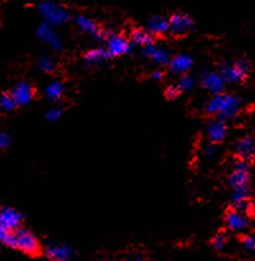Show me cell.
Instances as JSON below:
<instances>
[{"label":"cell","instance_id":"4fadbf2b","mask_svg":"<svg viewBox=\"0 0 255 261\" xmlns=\"http://www.w3.org/2000/svg\"><path fill=\"white\" fill-rule=\"evenodd\" d=\"M142 55L144 56V58L149 59L150 61H153V63L157 64V65H161V66L168 65V63H170V60H171L170 54H168L165 48L160 47V46L153 45V43H150V45L144 46V47H143Z\"/></svg>","mask_w":255,"mask_h":261},{"label":"cell","instance_id":"5b68a950","mask_svg":"<svg viewBox=\"0 0 255 261\" xmlns=\"http://www.w3.org/2000/svg\"><path fill=\"white\" fill-rule=\"evenodd\" d=\"M228 185L231 190L235 189H242L249 188L250 184V172H249V162L244 160H237L232 166L231 173H230Z\"/></svg>","mask_w":255,"mask_h":261},{"label":"cell","instance_id":"ffe728a7","mask_svg":"<svg viewBox=\"0 0 255 261\" xmlns=\"http://www.w3.org/2000/svg\"><path fill=\"white\" fill-rule=\"evenodd\" d=\"M109 58L106 48H93L84 55V63L87 66H98Z\"/></svg>","mask_w":255,"mask_h":261},{"label":"cell","instance_id":"ba28073f","mask_svg":"<svg viewBox=\"0 0 255 261\" xmlns=\"http://www.w3.org/2000/svg\"><path fill=\"white\" fill-rule=\"evenodd\" d=\"M200 83L212 94L222 93L227 86L226 79L219 71H204L200 76Z\"/></svg>","mask_w":255,"mask_h":261},{"label":"cell","instance_id":"7a4b0ae2","mask_svg":"<svg viewBox=\"0 0 255 261\" xmlns=\"http://www.w3.org/2000/svg\"><path fill=\"white\" fill-rule=\"evenodd\" d=\"M2 242L7 246L19 250V251L24 252L27 255H36L40 252V242H38V240L28 229L22 228V227L5 234Z\"/></svg>","mask_w":255,"mask_h":261},{"label":"cell","instance_id":"4dcf8cb0","mask_svg":"<svg viewBox=\"0 0 255 261\" xmlns=\"http://www.w3.org/2000/svg\"><path fill=\"white\" fill-rule=\"evenodd\" d=\"M10 143H12V139H10L9 135H8L7 133L0 132V149L8 148L10 145Z\"/></svg>","mask_w":255,"mask_h":261},{"label":"cell","instance_id":"3957f363","mask_svg":"<svg viewBox=\"0 0 255 261\" xmlns=\"http://www.w3.org/2000/svg\"><path fill=\"white\" fill-rule=\"evenodd\" d=\"M250 71H251V66L245 58L222 63L219 68V73L226 79L227 83H241L246 81Z\"/></svg>","mask_w":255,"mask_h":261},{"label":"cell","instance_id":"277c9868","mask_svg":"<svg viewBox=\"0 0 255 261\" xmlns=\"http://www.w3.org/2000/svg\"><path fill=\"white\" fill-rule=\"evenodd\" d=\"M37 10L41 17H42V19L45 20V23L50 25L64 24L70 18V14L66 10V8H64L60 4H56L54 2L40 3Z\"/></svg>","mask_w":255,"mask_h":261},{"label":"cell","instance_id":"ac0fdd59","mask_svg":"<svg viewBox=\"0 0 255 261\" xmlns=\"http://www.w3.org/2000/svg\"><path fill=\"white\" fill-rule=\"evenodd\" d=\"M170 65V70L175 74H186L191 69L193 65V59L189 55L185 54H180V55H176L175 58H172L168 63Z\"/></svg>","mask_w":255,"mask_h":261},{"label":"cell","instance_id":"836d02e7","mask_svg":"<svg viewBox=\"0 0 255 261\" xmlns=\"http://www.w3.org/2000/svg\"><path fill=\"white\" fill-rule=\"evenodd\" d=\"M213 149H214V148L212 147V145H211V147H207L206 148V154L207 155H212V154H213Z\"/></svg>","mask_w":255,"mask_h":261},{"label":"cell","instance_id":"f546056e","mask_svg":"<svg viewBox=\"0 0 255 261\" xmlns=\"http://www.w3.org/2000/svg\"><path fill=\"white\" fill-rule=\"evenodd\" d=\"M180 89L177 88V86H168L165 91V96L167 97L168 99H175L177 98L178 94H180Z\"/></svg>","mask_w":255,"mask_h":261},{"label":"cell","instance_id":"4316f807","mask_svg":"<svg viewBox=\"0 0 255 261\" xmlns=\"http://www.w3.org/2000/svg\"><path fill=\"white\" fill-rule=\"evenodd\" d=\"M176 86L180 89V92H188L194 87V79L188 74H183Z\"/></svg>","mask_w":255,"mask_h":261},{"label":"cell","instance_id":"d6986e66","mask_svg":"<svg viewBox=\"0 0 255 261\" xmlns=\"http://www.w3.org/2000/svg\"><path fill=\"white\" fill-rule=\"evenodd\" d=\"M147 31L152 36H162L168 32V20L161 15H155L147 22Z\"/></svg>","mask_w":255,"mask_h":261},{"label":"cell","instance_id":"484cf974","mask_svg":"<svg viewBox=\"0 0 255 261\" xmlns=\"http://www.w3.org/2000/svg\"><path fill=\"white\" fill-rule=\"evenodd\" d=\"M232 208L236 209V211L240 212V213L245 214V216H249V214L251 213L252 209H254V205H252V203H251V200H250V199H245V200H241V201H237V203H235Z\"/></svg>","mask_w":255,"mask_h":261},{"label":"cell","instance_id":"7c38bea8","mask_svg":"<svg viewBox=\"0 0 255 261\" xmlns=\"http://www.w3.org/2000/svg\"><path fill=\"white\" fill-rule=\"evenodd\" d=\"M75 24L78 25V28L82 31V32L92 36L94 40L101 41L102 38L105 37V31L102 30V28L99 27L93 19L86 17V15H76Z\"/></svg>","mask_w":255,"mask_h":261},{"label":"cell","instance_id":"603a6c76","mask_svg":"<svg viewBox=\"0 0 255 261\" xmlns=\"http://www.w3.org/2000/svg\"><path fill=\"white\" fill-rule=\"evenodd\" d=\"M18 105L12 93H4L0 96V109L3 111H12Z\"/></svg>","mask_w":255,"mask_h":261},{"label":"cell","instance_id":"9c48e42d","mask_svg":"<svg viewBox=\"0 0 255 261\" xmlns=\"http://www.w3.org/2000/svg\"><path fill=\"white\" fill-rule=\"evenodd\" d=\"M36 36H37L40 41L50 45L53 50L60 51L61 48H63V41L59 37L58 33L55 32L54 25H50L47 24V23L43 22L42 24L38 25V28L36 30Z\"/></svg>","mask_w":255,"mask_h":261},{"label":"cell","instance_id":"1f68e13d","mask_svg":"<svg viewBox=\"0 0 255 261\" xmlns=\"http://www.w3.org/2000/svg\"><path fill=\"white\" fill-rule=\"evenodd\" d=\"M242 245H244L245 249L250 250V251H255V239L254 237L246 236L242 239Z\"/></svg>","mask_w":255,"mask_h":261},{"label":"cell","instance_id":"9a60e30c","mask_svg":"<svg viewBox=\"0 0 255 261\" xmlns=\"http://www.w3.org/2000/svg\"><path fill=\"white\" fill-rule=\"evenodd\" d=\"M12 94L18 106H24L32 101L33 96H35V89L28 82H19L14 86Z\"/></svg>","mask_w":255,"mask_h":261},{"label":"cell","instance_id":"8fae6325","mask_svg":"<svg viewBox=\"0 0 255 261\" xmlns=\"http://www.w3.org/2000/svg\"><path fill=\"white\" fill-rule=\"evenodd\" d=\"M106 51L110 58L122 56L130 51V41L120 35H110L107 37Z\"/></svg>","mask_w":255,"mask_h":261},{"label":"cell","instance_id":"e0dca14e","mask_svg":"<svg viewBox=\"0 0 255 261\" xmlns=\"http://www.w3.org/2000/svg\"><path fill=\"white\" fill-rule=\"evenodd\" d=\"M227 124L223 120L218 119L216 121L211 122L208 125V129H207V135H208V139L212 143H219L226 138L227 135Z\"/></svg>","mask_w":255,"mask_h":261},{"label":"cell","instance_id":"83f0119b","mask_svg":"<svg viewBox=\"0 0 255 261\" xmlns=\"http://www.w3.org/2000/svg\"><path fill=\"white\" fill-rule=\"evenodd\" d=\"M226 244H227V239L226 236L222 233L217 234V236L212 240V246H213L216 250H222L224 246H226Z\"/></svg>","mask_w":255,"mask_h":261},{"label":"cell","instance_id":"f1b7e54d","mask_svg":"<svg viewBox=\"0 0 255 261\" xmlns=\"http://www.w3.org/2000/svg\"><path fill=\"white\" fill-rule=\"evenodd\" d=\"M61 115H63L61 109H51L46 112V119H47V121H56V120L60 119Z\"/></svg>","mask_w":255,"mask_h":261},{"label":"cell","instance_id":"7402d4cb","mask_svg":"<svg viewBox=\"0 0 255 261\" xmlns=\"http://www.w3.org/2000/svg\"><path fill=\"white\" fill-rule=\"evenodd\" d=\"M64 93V86L60 82H53L48 84L45 89V94L48 99L51 101H56V99L61 98Z\"/></svg>","mask_w":255,"mask_h":261},{"label":"cell","instance_id":"6da1fadb","mask_svg":"<svg viewBox=\"0 0 255 261\" xmlns=\"http://www.w3.org/2000/svg\"><path fill=\"white\" fill-rule=\"evenodd\" d=\"M240 103H241V98L239 96L222 92V93L213 94L207 101L204 111L209 115H216L218 119L226 121V120L234 119L239 114Z\"/></svg>","mask_w":255,"mask_h":261},{"label":"cell","instance_id":"cb8c5ba5","mask_svg":"<svg viewBox=\"0 0 255 261\" xmlns=\"http://www.w3.org/2000/svg\"><path fill=\"white\" fill-rule=\"evenodd\" d=\"M37 66L38 69H41L42 71H47V73H51V71L55 70V61L53 60V58L47 55H42L38 58L37 60Z\"/></svg>","mask_w":255,"mask_h":261},{"label":"cell","instance_id":"2e32d148","mask_svg":"<svg viewBox=\"0 0 255 261\" xmlns=\"http://www.w3.org/2000/svg\"><path fill=\"white\" fill-rule=\"evenodd\" d=\"M224 222H226V226L228 227V229L234 232L244 231V229H246L247 224H249L247 216L240 213L234 208L227 211L226 216H224Z\"/></svg>","mask_w":255,"mask_h":261},{"label":"cell","instance_id":"d4e9b609","mask_svg":"<svg viewBox=\"0 0 255 261\" xmlns=\"http://www.w3.org/2000/svg\"><path fill=\"white\" fill-rule=\"evenodd\" d=\"M245 199H250V189L249 188L235 189V190L231 191L232 204L237 203V201L245 200Z\"/></svg>","mask_w":255,"mask_h":261},{"label":"cell","instance_id":"5bb4252c","mask_svg":"<svg viewBox=\"0 0 255 261\" xmlns=\"http://www.w3.org/2000/svg\"><path fill=\"white\" fill-rule=\"evenodd\" d=\"M46 255L51 261H68L73 256V250L65 244L53 242L46 247Z\"/></svg>","mask_w":255,"mask_h":261},{"label":"cell","instance_id":"52a82bcc","mask_svg":"<svg viewBox=\"0 0 255 261\" xmlns=\"http://www.w3.org/2000/svg\"><path fill=\"white\" fill-rule=\"evenodd\" d=\"M194 23L189 14L175 13L168 18V32L173 36H183L191 31Z\"/></svg>","mask_w":255,"mask_h":261},{"label":"cell","instance_id":"44dd1931","mask_svg":"<svg viewBox=\"0 0 255 261\" xmlns=\"http://www.w3.org/2000/svg\"><path fill=\"white\" fill-rule=\"evenodd\" d=\"M130 40H132V42L135 43V45L144 47V46L153 43V36L150 35L147 30L135 28L132 32V35H130Z\"/></svg>","mask_w":255,"mask_h":261},{"label":"cell","instance_id":"30bf717a","mask_svg":"<svg viewBox=\"0 0 255 261\" xmlns=\"http://www.w3.org/2000/svg\"><path fill=\"white\" fill-rule=\"evenodd\" d=\"M235 153L240 160L246 162H255V138L242 137L235 144Z\"/></svg>","mask_w":255,"mask_h":261},{"label":"cell","instance_id":"d6a6232c","mask_svg":"<svg viewBox=\"0 0 255 261\" xmlns=\"http://www.w3.org/2000/svg\"><path fill=\"white\" fill-rule=\"evenodd\" d=\"M163 76V73L161 70H156V71H153V74H152V78L153 79H161Z\"/></svg>","mask_w":255,"mask_h":261},{"label":"cell","instance_id":"e575fe53","mask_svg":"<svg viewBox=\"0 0 255 261\" xmlns=\"http://www.w3.org/2000/svg\"><path fill=\"white\" fill-rule=\"evenodd\" d=\"M130 261H145V260H143V259H140V257H138V259H133V260H130Z\"/></svg>","mask_w":255,"mask_h":261},{"label":"cell","instance_id":"8992f818","mask_svg":"<svg viewBox=\"0 0 255 261\" xmlns=\"http://www.w3.org/2000/svg\"><path fill=\"white\" fill-rule=\"evenodd\" d=\"M22 221V214L15 209L5 208L0 211V241L4 239L7 233L19 228Z\"/></svg>","mask_w":255,"mask_h":261}]
</instances>
